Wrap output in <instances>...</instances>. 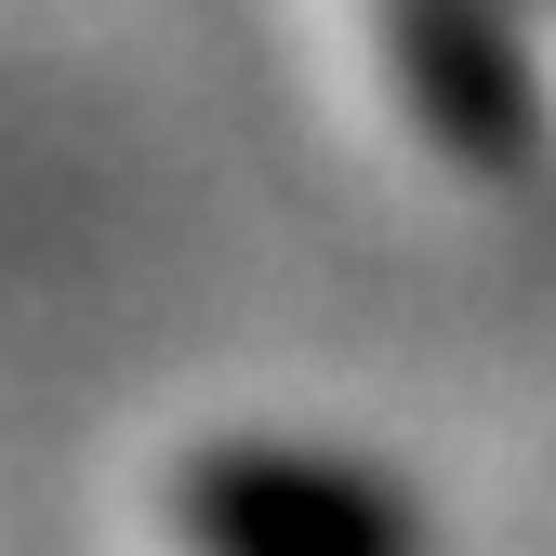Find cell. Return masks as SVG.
I'll use <instances>...</instances> for the list:
<instances>
[{
	"label": "cell",
	"mask_w": 556,
	"mask_h": 556,
	"mask_svg": "<svg viewBox=\"0 0 556 556\" xmlns=\"http://www.w3.org/2000/svg\"><path fill=\"white\" fill-rule=\"evenodd\" d=\"M173 556H425V517L384 464L305 451V438H226L186 451L160 491Z\"/></svg>",
	"instance_id": "obj_1"
},
{
	"label": "cell",
	"mask_w": 556,
	"mask_h": 556,
	"mask_svg": "<svg viewBox=\"0 0 556 556\" xmlns=\"http://www.w3.org/2000/svg\"><path fill=\"white\" fill-rule=\"evenodd\" d=\"M358 40L384 66L397 119L451 147L464 173H504L517 132H530V80L504 66V14L491 0H358Z\"/></svg>",
	"instance_id": "obj_2"
}]
</instances>
